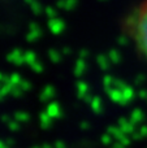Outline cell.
Here are the masks:
<instances>
[{"instance_id":"6da1fadb","label":"cell","mask_w":147,"mask_h":148,"mask_svg":"<svg viewBox=\"0 0 147 148\" xmlns=\"http://www.w3.org/2000/svg\"><path fill=\"white\" fill-rule=\"evenodd\" d=\"M125 31L147 64V0H142L128 16Z\"/></svg>"}]
</instances>
